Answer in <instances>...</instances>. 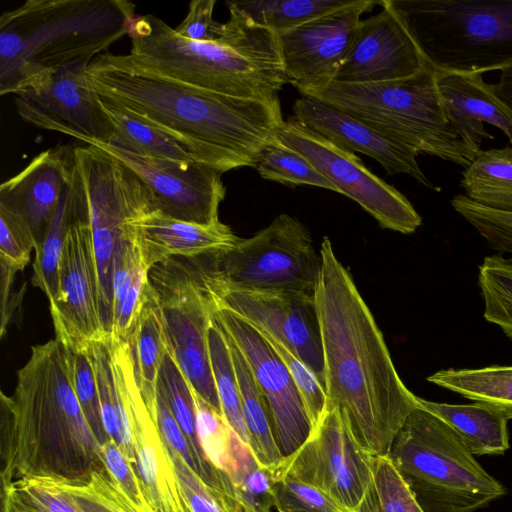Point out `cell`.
Instances as JSON below:
<instances>
[{"instance_id":"6da1fadb","label":"cell","mask_w":512,"mask_h":512,"mask_svg":"<svg viewBox=\"0 0 512 512\" xmlns=\"http://www.w3.org/2000/svg\"><path fill=\"white\" fill-rule=\"evenodd\" d=\"M314 293L323 356L326 407L338 410L354 441L388 455L417 396L403 383L375 319L349 271L324 237Z\"/></svg>"},{"instance_id":"7a4b0ae2","label":"cell","mask_w":512,"mask_h":512,"mask_svg":"<svg viewBox=\"0 0 512 512\" xmlns=\"http://www.w3.org/2000/svg\"><path fill=\"white\" fill-rule=\"evenodd\" d=\"M87 77L104 102L166 134L221 173L256 167L284 122L280 101L237 98L162 77L129 55L95 57Z\"/></svg>"},{"instance_id":"3957f363","label":"cell","mask_w":512,"mask_h":512,"mask_svg":"<svg viewBox=\"0 0 512 512\" xmlns=\"http://www.w3.org/2000/svg\"><path fill=\"white\" fill-rule=\"evenodd\" d=\"M73 362L57 339L35 345L13 393H1V486L26 477L74 481L105 468L75 394Z\"/></svg>"},{"instance_id":"277c9868","label":"cell","mask_w":512,"mask_h":512,"mask_svg":"<svg viewBox=\"0 0 512 512\" xmlns=\"http://www.w3.org/2000/svg\"><path fill=\"white\" fill-rule=\"evenodd\" d=\"M218 43L180 36L162 19L136 15L128 36L129 57L139 67L209 92L237 98L278 101L289 82L277 33L252 22L233 3Z\"/></svg>"},{"instance_id":"5b68a950","label":"cell","mask_w":512,"mask_h":512,"mask_svg":"<svg viewBox=\"0 0 512 512\" xmlns=\"http://www.w3.org/2000/svg\"><path fill=\"white\" fill-rule=\"evenodd\" d=\"M126 0H27L0 17V94L47 71L92 61L127 35Z\"/></svg>"},{"instance_id":"8992f818","label":"cell","mask_w":512,"mask_h":512,"mask_svg":"<svg viewBox=\"0 0 512 512\" xmlns=\"http://www.w3.org/2000/svg\"><path fill=\"white\" fill-rule=\"evenodd\" d=\"M436 73L512 66V0H388Z\"/></svg>"},{"instance_id":"52a82bcc","label":"cell","mask_w":512,"mask_h":512,"mask_svg":"<svg viewBox=\"0 0 512 512\" xmlns=\"http://www.w3.org/2000/svg\"><path fill=\"white\" fill-rule=\"evenodd\" d=\"M426 67L413 76L383 82L343 83L305 92L403 143L415 153L468 167L476 155L450 127L436 83Z\"/></svg>"},{"instance_id":"ba28073f","label":"cell","mask_w":512,"mask_h":512,"mask_svg":"<svg viewBox=\"0 0 512 512\" xmlns=\"http://www.w3.org/2000/svg\"><path fill=\"white\" fill-rule=\"evenodd\" d=\"M388 456L424 512H475L506 493L459 435L418 405Z\"/></svg>"},{"instance_id":"9c48e42d","label":"cell","mask_w":512,"mask_h":512,"mask_svg":"<svg viewBox=\"0 0 512 512\" xmlns=\"http://www.w3.org/2000/svg\"><path fill=\"white\" fill-rule=\"evenodd\" d=\"M321 263L307 228L285 213L234 247L205 256L209 273L223 285L265 293L314 295Z\"/></svg>"},{"instance_id":"30bf717a","label":"cell","mask_w":512,"mask_h":512,"mask_svg":"<svg viewBox=\"0 0 512 512\" xmlns=\"http://www.w3.org/2000/svg\"><path fill=\"white\" fill-rule=\"evenodd\" d=\"M73 157L85 185L98 269L102 314L110 333L113 258L118 241L137 222L158 212L147 184L130 167L95 145L76 146Z\"/></svg>"},{"instance_id":"8fae6325","label":"cell","mask_w":512,"mask_h":512,"mask_svg":"<svg viewBox=\"0 0 512 512\" xmlns=\"http://www.w3.org/2000/svg\"><path fill=\"white\" fill-rule=\"evenodd\" d=\"M69 196L72 218L60 258L57 292L49 306L56 339L74 353L87 354L92 345L107 342L110 333L102 314L87 193L74 157Z\"/></svg>"},{"instance_id":"7c38bea8","label":"cell","mask_w":512,"mask_h":512,"mask_svg":"<svg viewBox=\"0 0 512 512\" xmlns=\"http://www.w3.org/2000/svg\"><path fill=\"white\" fill-rule=\"evenodd\" d=\"M148 279L158 297L169 351L189 385L221 412L208 347L212 303L199 258H170L154 265Z\"/></svg>"},{"instance_id":"4fadbf2b","label":"cell","mask_w":512,"mask_h":512,"mask_svg":"<svg viewBox=\"0 0 512 512\" xmlns=\"http://www.w3.org/2000/svg\"><path fill=\"white\" fill-rule=\"evenodd\" d=\"M277 139L305 157L337 193L357 202L381 227L410 234L421 225V216L401 192L369 171L353 152L336 146L294 116L282 123Z\"/></svg>"},{"instance_id":"5bb4252c","label":"cell","mask_w":512,"mask_h":512,"mask_svg":"<svg viewBox=\"0 0 512 512\" xmlns=\"http://www.w3.org/2000/svg\"><path fill=\"white\" fill-rule=\"evenodd\" d=\"M90 62L47 71L19 87L12 97L21 119L87 145L110 144L114 126L88 80Z\"/></svg>"},{"instance_id":"9a60e30c","label":"cell","mask_w":512,"mask_h":512,"mask_svg":"<svg viewBox=\"0 0 512 512\" xmlns=\"http://www.w3.org/2000/svg\"><path fill=\"white\" fill-rule=\"evenodd\" d=\"M272 471L312 485L355 512L372 477V455L354 441L338 410L326 407L307 440Z\"/></svg>"},{"instance_id":"2e32d148","label":"cell","mask_w":512,"mask_h":512,"mask_svg":"<svg viewBox=\"0 0 512 512\" xmlns=\"http://www.w3.org/2000/svg\"><path fill=\"white\" fill-rule=\"evenodd\" d=\"M199 263L212 301L274 337L315 373L324 388V356L314 295L232 289L209 273L205 260Z\"/></svg>"},{"instance_id":"e0dca14e","label":"cell","mask_w":512,"mask_h":512,"mask_svg":"<svg viewBox=\"0 0 512 512\" xmlns=\"http://www.w3.org/2000/svg\"><path fill=\"white\" fill-rule=\"evenodd\" d=\"M211 303L214 319L244 357L266 402L281 455L289 456L307 440L312 426L286 365L253 326L212 299Z\"/></svg>"},{"instance_id":"ac0fdd59","label":"cell","mask_w":512,"mask_h":512,"mask_svg":"<svg viewBox=\"0 0 512 512\" xmlns=\"http://www.w3.org/2000/svg\"><path fill=\"white\" fill-rule=\"evenodd\" d=\"M111 369L117 397L131 425L133 466L152 511L194 512L155 415L143 398L131 356L116 354L111 358Z\"/></svg>"},{"instance_id":"d6986e66","label":"cell","mask_w":512,"mask_h":512,"mask_svg":"<svg viewBox=\"0 0 512 512\" xmlns=\"http://www.w3.org/2000/svg\"><path fill=\"white\" fill-rule=\"evenodd\" d=\"M377 4L354 0L347 7L278 33L289 83L303 94L333 82L354 42L361 15Z\"/></svg>"},{"instance_id":"ffe728a7","label":"cell","mask_w":512,"mask_h":512,"mask_svg":"<svg viewBox=\"0 0 512 512\" xmlns=\"http://www.w3.org/2000/svg\"><path fill=\"white\" fill-rule=\"evenodd\" d=\"M130 167L152 191L158 211L173 219L209 225L219 220V205L226 188L221 173L202 163L187 166L142 156L109 144L95 145Z\"/></svg>"},{"instance_id":"44dd1931","label":"cell","mask_w":512,"mask_h":512,"mask_svg":"<svg viewBox=\"0 0 512 512\" xmlns=\"http://www.w3.org/2000/svg\"><path fill=\"white\" fill-rule=\"evenodd\" d=\"M382 10L361 20L354 42L334 81L371 83L415 75L426 64L388 0Z\"/></svg>"},{"instance_id":"7402d4cb","label":"cell","mask_w":512,"mask_h":512,"mask_svg":"<svg viewBox=\"0 0 512 512\" xmlns=\"http://www.w3.org/2000/svg\"><path fill=\"white\" fill-rule=\"evenodd\" d=\"M293 112L304 126L336 146L373 158L388 175L405 173L430 189L441 190L421 170L415 151L357 118L309 96L297 99Z\"/></svg>"},{"instance_id":"603a6c76","label":"cell","mask_w":512,"mask_h":512,"mask_svg":"<svg viewBox=\"0 0 512 512\" xmlns=\"http://www.w3.org/2000/svg\"><path fill=\"white\" fill-rule=\"evenodd\" d=\"M72 168L73 148H50L0 186V205L26 222L36 246L48 229Z\"/></svg>"},{"instance_id":"cb8c5ba5","label":"cell","mask_w":512,"mask_h":512,"mask_svg":"<svg viewBox=\"0 0 512 512\" xmlns=\"http://www.w3.org/2000/svg\"><path fill=\"white\" fill-rule=\"evenodd\" d=\"M436 83L450 127L476 156L484 139L495 138L484 129V123L499 128L512 145V111L482 75L437 73Z\"/></svg>"},{"instance_id":"d4e9b609","label":"cell","mask_w":512,"mask_h":512,"mask_svg":"<svg viewBox=\"0 0 512 512\" xmlns=\"http://www.w3.org/2000/svg\"><path fill=\"white\" fill-rule=\"evenodd\" d=\"M241 238L221 221L201 225L155 212L137 223V241L146 266L170 258L195 259L234 247Z\"/></svg>"},{"instance_id":"484cf974","label":"cell","mask_w":512,"mask_h":512,"mask_svg":"<svg viewBox=\"0 0 512 512\" xmlns=\"http://www.w3.org/2000/svg\"><path fill=\"white\" fill-rule=\"evenodd\" d=\"M128 342L140 390L155 415L159 371L168 346L160 304L149 279Z\"/></svg>"},{"instance_id":"4316f807","label":"cell","mask_w":512,"mask_h":512,"mask_svg":"<svg viewBox=\"0 0 512 512\" xmlns=\"http://www.w3.org/2000/svg\"><path fill=\"white\" fill-rule=\"evenodd\" d=\"M417 404L450 426L473 455H500L509 449L508 419L486 405L441 403L418 396Z\"/></svg>"},{"instance_id":"83f0119b","label":"cell","mask_w":512,"mask_h":512,"mask_svg":"<svg viewBox=\"0 0 512 512\" xmlns=\"http://www.w3.org/2000/svg\"><path fill=\"white\" fill-rule=\"evenodd\" d=\"M426 380L512 419V365L443 369Z\"/></svg>"},{"instance_id":"f1b7e54d","label":"cell","mask_w":512,"mask_h":512,"mask_svg":"<svg viewBox=\"0 0 512 512\" xmlns=\"http://www.w3.org/2000/svg\"><path fill=\"white\" fill-rule=\"evenodd\" d=\"M460 186L475 203L512 213V145L481 150L462 172Z\"/></svg>"},{"instance_id":"f546056e","label":"cell","mask_w":512,"mask_h":512,"mask_svg":"<svg viewBox=\"0 0 512 512\" xmlns=\"http://www.w3.org/2000/svg\"><path fill=\"white\" fill-rule=\"evenodd\" d=\"M225 336L230 346L238 380L250 449L263 467L274 470L283 456L275 442L266 402L244 357L232 340L226 334Z\"/></svg>"},{"instance_id":"4dcf8cb0","label":"cell","mask_w":512,"mask_h":512,"mask_svg":"<svg viewBox=\"0 0 512 512\" xmlns=\"http://www.w3.org/2000/svg\"><path fill=\"white\" fill-rule=\"evenodd\" d=\"M230 477L237 500L244 512H271L273 505V471L263 467L230 428L224 467Z\"/></svg>"},{"instance_id":"1f68e13d","label":"cell","mask_w":512,"mask_h":512,"mask_svg":"<svg viewBox=\"0 0 512 512\" xmlns=\"http://www.w3.org/2000/svg\"><path fill=\"white\" fill-rule=\"evenodd\" d=\"M101 102L114 126L109 145L184 166L196 162L185 148L166 134L132 117L119 107L104 103L102 100Z\"/></svg>"},{"instance_id":"d6a6232c","label":"cell","mask_w":512,"mask_h":512,"mask_svg":"<svg viewBox=\"0 0 512 512\" xmlns=\"http://www.w3.org/2000/svg\"><path fill=\"white\" fill-rule=\"evenodd\" d=\"M208 347L222 415L233 432L249 445V433L242 411L240 390L230 346L213 314L208 328Z\"/></svg>"},{"instance_id":"836d02e7","label":"cell","mask_w":512,"mask_h":512,"mask_svg":"<svg viewBox=\"0 0 512 512\" xmlns=\"http://www.w3.org/2000/svg\"><path fill=\"white\" fill-rule=\"evenodd\" d=\"M353 2L354 0L233 1L252 22L277 34L340 10Z\"/></svg>"},{"instance_id":"e575fe53","label":"cell","mask_w":512,"mask_h":512,"mask_svg":"<svg viewBox=\"0 0 512 512\" xmlns=\"http://www.w3.org/2000/svg\"><path fill=\"white\" fill-rule=\"evenodd\" d=\"M70 179L63 188L43 239L35 247V257L32 263L31 283L44 292L49 303L54 299L57 292L60 258L72 218L69 196Z\"/></svg>"},{"instance_id":"d590c367","label":"cell","mask_w":512,"mask_h":512,"mask_svg":"<svg viewBox=\"0 0 512 512\" xmlns=\"http://www.w3.org/2000/svg\"><path fill=\"white\" fill-rule=\"evenodd\" d=\"M478 284L485 320L497 325L512 340V254L485 256L479 265Z\"/></svg>"},{"instance_id":"8d00e7d4","label":"cell","mask_w":512,"mask_h":512,"mask_svg":"<svg viewBox=\"0 0 512 512\" xmlns=\"http://www.w3.org/2000/svg\"><path fill=\"white\" fill-rule=\"evenodd\" d=\"M355 512H424L388 455H372V477Z\"/></svg>"},{"instance_id":"74e56055","label":"cell","mask_w":512,"mask_h":512,"mask_svg":"<svg viewBox=\"0 0 512 512\" xmlns=\"http://www.w3.org/2000/svg\"><path fill=\"white\" fill-rule=\"evenodd\" d=\"M267 180L285 185H310L337 192V189L305 157L278 139L262 151L255 167Z\"/></svg>"},{"instance_id":"f35d334b","label":"cell","mask_w":512,"mask_h":512,"mask_svg":"<svg viewBox=\"0 0 512 512\" xmlns=\"http://www.w3.org/2000/svg\"><path fill=\"white\" fill-rule=\"evenodd\" d=\"M54 480L82 512H138L106 466L83 479Z\"/></svg>"},{"instance_id":"ab89813d","label":"cell","mask_w":512,"mask_h":512,"mask_svg":"<svg viewBox=\"0 0 512 512\" xmlns=\"http://www.w3.org/2000/svg\"><path fill=\"white\" fill-rule=\"evenodd\" d=\"M454 210L485 240L488 247L501 254H512V213L481 206L464 194L451 199Z\"/></svg>"},{"instance_id":"60d3db41","label":"cell","mask_w":512,"mask_h":512,"mask_svg":"<svg viewBox=\"0 0 512 512\" xmlns=\"http://www.w3.org/2000/svg\"><path fill=\"white\" fill-rule=\"evenodd\" d=\"M273 505L278 512H348L320 489L273 475Z\"/></svg>"},{"instance_id":"b9f144b4","label":"cell","mask_w":512,"mask_h":512,"mask_svg":"<svg viewBox=\"0 0 512 512\" xmlns=\"http://www.w3.org/2000/svg\"><path fill=\"white\" fill-rule=\"evenodd\" d=\"M257 331L272 346L286 365L301 395L313 430L320 422L326 409L327 398L325 389L315 373L302 360L268 333Z\"/></svg>"},{"instance_id":"7bdbcfd3","label":"cell","mask_w":512,"mask_h":512,"mask_svg":"<svg viewBox=\"0 0 512 512\" xmlns=\"http://www.w3.org/2000/svg\"><path fill=\"white\" fill-rule=\"evenodd\" d=\"M191 390L197 431L203 450L210 462L225 472L230 427L220 411L207 403L192 387Z\"/></svg>"},{"instance_id":"ee69618b","label":"cell","mask_w":512,"mask_h":512,"mask_svg":"<svg viewBox=\"0 0 512 512\" xmlns=\"http://www.w3.org/2000/svg\"><path fill=\"white\" fill-rule=\"evenodd\" d=\"M35 239L26 222L0 205V263L21 272L29 264Z\"/></svg>"},{"instance_id":"f6af8a7d","label":"cell","mask_w":512,"mask_h":512,"mask_svg":"<svg viewBox=\"0 0 512 512\" xmlns=\"http://www.w3.org/2000/svg\"><path fill=\"white\" fill-rule=\"evenodd\" d=\"M73 384L85 418L102 446L110 438L103 426L94 368L88 353H74Z\"/></svg>"},{"instance_id":"bcb514c9","label":"cell","mask_w":512,"mask_h":512,"mask_svg":"<svg viewBox=\"0 0 512 512\" xmlns=\"http://www.w3.org/2000/svg\"><path fill=\"white\" fill-rule=\"evenodd\" d=\"M9 485L39 512H82L52 478L26 477Z\"/></svg>"},{"instance_id":"7dc6e473","label":"cell","mask_w":512,"mask_h":512,"mask_svg":"<svg viewBox=\"0 0 512 512\" xmlns=\"http://www.w3.org/2000/svg\"><path fill=\"white\" fill-rule=\"evenodd\" d=\"M105 466L138 512H153L142 490L132 463L119 446L109 439L101 446Z\"/></svg>"},{"instance_id":"c3c4849f","label":"cell","mask_w":512,"mask_h":512,"mask_svg":"<svg viewBox=\"0 0 512 512\" xmlns=\"http://www.w3.org/2000/svg\"><path fill=\"white\" fill-rule=\"evenodd\" d=\"M215 0H193L188 13L174 30L180 36L205 43H218L226 32L225 23L213 19Z\"/></svg>"},{"instance_id":"681fc988","label":"cell","mask_w":512,"mask_h":512,"mask_svg":"<svg viewBox=\"0 0 512 512\" xmlns=\"http://www.w3.org/2000/svg\"><path fill=\"white\" fill-rule=\"evenodd\" d=\"M155 419L159 431L170 450L177 453L195 472V462L189 444L174 418L164 394L157 387Z\"/></svg>"},{"instance_id":"f907efd6","label":"cell","mask_w":512,"mask_h":512,"mask_svg":"<svg viewBox=\"0 0 512 512\" xmlns=\"http://www.w3.org/2000/svg\"><path fill=\"white\" fill-rule=\"evenodd\" d=\"M1 269V336L13 318V314L17 309L21 297L13 292V284L16 278L17 271L9 268L5 264L0 263Z\"/></svg>"},{"instance_id":"816d5d0a","label":"cell","mask_w":512,"mask_h":512,"mask_svg":"<svg viewBox=\"0 0 512 512\" xmlns=\"http://www.w3.org/2000/svg\"><path fill=\"white\" fill-rule=\"evenodd\" d=\"M1 487V512H39L25 502L10 485Z\"/></svg>"},{"instance_id":"f5cc1de1","label":"cell","mask_w":512,"mask_h":512,"mask_svg":"<svg viewBox=\"0 0 512 512\" xmlns=\"http://www.w3.org/2000/svg\"><path fill=\"white\" fill-rule=\"evenodd\" d=\"M489 88L512 111V66L501 70L498 82Z\"/></svg>"}]
</instances>
